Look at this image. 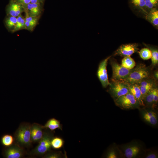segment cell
Instances as JSON below:
<instances>
[{"label": "cell", "instance_id": "cell-29", "mask_svg": "<svg viewBox=\"0 0 158 158\" xmlns=\"http://www.w3.org/2000/svg\"><path fill=\"white\" fill-rule=\"evenodd\" d=\"M63 154L60 152H47L42 157L44 158H60L63 157Z\"/></svg>", "mask_w": 158, "mask_h": 158}, {"label": "cell", "instance_id": "cell-10", "mask_svg": "<svg viewBox=\"0 0 158 158\" xmlns=\"http://www.w3.org/2000/svg\"><path fill=\"white\" fill-rule=\"evenodd\" d=\"M7 16L17 17L25 12L24 6L13 0H10L6 8Z\"/></svg>", "mask_w": 158, "mask_h": 158}, {"label": "cell", "instance_id": "cell-28", "mask_svg": "<svg viewBox=\"0 0 158 158\" xmlns=\"http://www.w3.org/2000/svg\"><path fill=\"white\" fill-rule=\"evenodd\" d=\"M138 53L140 57L143 59L148 60L151 58L152 53L151 50L148 48L141 49Z\"/></svg>", "mask_w": 158, "mask_h": 158}, {"label": "cell", "instance_id": "cell-8", "mask_svg": "<svg viewBox=\"0 0 158 158\" xmlns=\"http://www.w3.org/2000/svg\"><path fill=\"white\" fill-rule=\"evenodd\" d=\"M138 46L136 43L122 44L114 52V55L123 57L130 56L135 53L138 52Z\"/></svg>", "mask_w": 158, "mask_h": 158}, {"label": "cell", "instance_id": "cell-25", "mask_svg": "<svg viewBox=\"0 0 158 158\" xmlns=\"http://www.w3.org/2000/svg\"><path fill=\"white\" fill-rule=\"evenodd\" d=\"M156 85L152 87L144 97L143 101L144 104L148 106L153 105L154 92V87Z\"/></svg>", "mask_w": 158, "mask_h": 158}, {"label": "cell", "instance_id": "cell-1", "mask_svg": "<svg viewBox=\"0 0 158 158\" xmlns=\"http://www.w3.org/2000/svg\"><path fill=\"white\" fill-rule=\"evenodd\" d=\"M152 77L153 73L150 67L141 63L131 69L127 77L121 81L127 84H137L144 80Z\"/></svg>", "mask_w": 158, "mask_h": 158}, {"label": "cell", "instance_id": "cell-31", "mask_svg": "<svg viewBox=\"0 0 158 158\" xmlns=\"http://www.w3.org/2000/svg\"><path fill=\"white\" fill-rule=\"evenodd\" d=\"M106 157L107 158H116L117 157L116 152L113 149L110 150L108 152Z\"/></svg>", "mask_w": 158, "mask_h": 158}, {"label": "cell", "instance_id": "cell-7", "mask_svg": "<svg viewBox=\"0 0 158 158\" xmlns=\"http://www.w3.org/2000/svg\"><path fill=\"white\" fill-rule=\"evenodd\" d=\"M111 56H109L102 61L99 63L97 75L102 86L106 88L110 84L107 70V66L108 60Z\"/></svg>", "mask_w": 158, "mask_h": 158}, {"label": "cell", "instance_id": "cell-20", "mask_svg": "<svg viewBox=\"0 0 158 158\" xmlns=\"http://www.w3.org/2000/svg\"><path fill=\"white\" fill-rule=\"evenodd\" d=\"M131 5L135 9L142 13L145 15V0H130Z\"/></svg>", "mask_w": 158, "mask_h": 158}, {"label": "cell", "instance_id": "cell-19", "mask_svg": "<svg viewBox=\"0 0 158 158\" xmlns=\"http://www.w3.org/2000/svg\"><path fill=\"white\" fill-rule=\"evenodd\" d=\"M5 20L6 27L10 32H12L15 28L17 21V17L7 16Z\"/></svg>", "mask_w": 158, "mask_h": 158}, {"label": "cell", "instance_id": "cell-11", "mask_svg": "<svg viewBox=\"0 0 158 158\" xmlns=\"http://www.w3.org/2000/svg\"><path fill=\"white\" fill-rule=\"evenodd\" d=\"M44 4L29 3L26 6L24 12L32 17H40L43 11Z\"/></svg>", "mask_w": 158, "mask_h": 158}, {"label": "cell", "instance_id": "cell-3", "mask_svg": "<svg viewBox=\"0 0 158 158\" xmlns=\"http://www.w3.org/2000/svg\"><path fill=\"white\" fill-rule=\"evenodd\" d=\"M31 124L28 123L22 122L14 134L15 143L20 147H28L32 143L30 137Z\"/></svg>", "mask_w": 158, "mask_h": 158}, {"label": "cell", "instance_id": "cell-17", "mask_svg": "<svg viewBox=\"0 0 158 158\" xmlns=\"http://www.w3.org/2000/svg\"><path fill=\"white\" fill-rule=\"evenodd\" d=\"M142 115L144 119L149 124L155 125L157 123V116L154 112L152 111H145Z\"/></svg>", "mask_w": 158, "mask_h": 158}, {"label": "cell", "instance_id": "cell-14", "mask_svg": "<svg viewBox=\"0 0 158 158\" xmlns=\"http://www.w3.org/2000/svg\"><path fill=\"white\" fill-rule=\"evenodd\" d=\"M40 17H32L29 16L25 13V21L26 29L32 32L39 23Z\"/></svg>", "mask_w": 158, "mask_h": 158}, {"label": "cell", "instance_id": "cell-4", "mask_svg": "<svg viewBox=\"0 0 158 158\" xmlns=\"http://www.w3.org/2000/svg\"><path fill=\"white\" fill-rule=\"evenodd\" d=\"M114 101L116 106L123 109L138 108L140 106L137 100L129 92L120 97Z\"/></svg>", "mask_w": 158, "mask_h": 158}, {"label": "cell", "instance_id": "cell-24", "mask_svg": "<svg viewBox=\"0 0 158 158\" xmlns=\"http://www.w3.org/2000/svg\"><path fill=\"white\" fill-rule=\"evenodd\" d=\"M64 141L63 139L59 137H54L51 142V148L55 150H58L63 145Z\"/></svg>", "mask_w": 158, "mask_h": 158}, {"label": "cell", "instance_id": "cell-5", "mask_svg": "<svg viewBox=\"0 0 158 158\" xmlns=\"http://www.w3.org/2000/svg\"><path fill=\"white\" fill-rule=\"evenodd\" d=\"M108 92L114 100L129 92L127 85L121 81L112 80Z\"/></svg>", "mask_w": 158, "mask_h": 158}, {"label": "cell", "instance_id": "cell-6", "mask_svg": "<svg viewBox=\"0 0 158 158\" xmlns=\"http://www.w3.org/2000/svg\"><path fill=\"white\" fill-rule=\"evenodd\" d=\"M110 63L112 70V80L122 81L127 77L130 69L125 68L115 60H111Z\"/></svg>", "mask_w": 158, "mask_h": 158}, {"label": "cell", "instance_id": "cell-12", "mask_svg": "<svg viewBox=\"0 0 158 158\" xmlns=\"http://www.w3.org/2000/svg\"><path fill=\"white\" fill-rule=\"evenodd\" d=\"M31 140L32 142H38L43 134V126L37 123H34L30 126Z\"/></svg>", "mask_w": 158, "mask_h": 158}, {"label": "cell", "instance_id": "cell-32", "mask_svg": "<svg viewBox=\"0 0 158 158\" xmlns=\"http://www.w3.org/2000/svg\"><path fill=\"white\" fill-rule=\"evenodd\" d=\"M16 2L22 5L25 9L26 6L30 2L31 0H13Z\"/></svg>", "mask_w": 158, "mask_h": 158}, {"label": "cell", "instance_id": "cell-22", "mask_svg": "<svg viewBox=\"0 0 158 158\" xmlns=\"http://www.w3.org/2000/svg\"><path fill=\"white\" fill-rule=\"evenodd\" d=\"M23 29H26L25 18L21 14L17 17V21L16 26L12 33Z\"/></svg>", "mask_w": 158, "mask_h": 158}, {"label": "cell", "instance_id": "cell-9", "mask_svg": "<svg viewBox=\"0 0 158 158\" xmlns=\"http://www.w3.org/2000/svg\"><path fill=\"white\" fill-rule=\"evenodd\" d=\"M23 148L15 143L4 150V155L6 158H20L25 155Z\"/></svg>", "mask_w": 158, "mask_h": 158}, {"label": "cell", "instance_id": "cell-34", "mask_svg": "<svg viewBox=\"0 0 158 158\" xmlns=\"http://www.w3.org/2000/svg\"><path fill=\"white\" fill-rule=\"evenodd\" d=\"M146 158H157V156L156 154L150 153L148 154L146 157Z\"/></svg>", "mask_w": 158, "mask_h": 158}, {"label": "cell", "instance_id": "cell-33", "mask_svg": "<svg viewBox=\"0 0 158 158\" xmlns=\"http://www.w3.org/2000/svg\"><path fill=\"white\" fill-rule=\"evenodd\" d=\"M45 0H31L30 3L44 4Z\"/></svg>", "mask_w": 158, "mask_h": 158}, {"label": "cell", "instance_id": "cell-18", "mask_svg": "<svg viewBox=\"0 0 158 158\" xmlns=\"http://www.w3.org/2000/svg\"><path fill=\"white\" fill-rule=\"evenodd\" d=\"M43 128L44 129H48L52 131L56 129L62 130V124L59 120L54 118L49 119L43 126Z\"/></svg>", "mask_w": 158, "mask_h": 158}, {"label": "cell", "instance_id": "cell-30", "mask_svg": "<svg viewBox=\"0 0 158 158\" xmlns=\"http://www.w3.org/2000/svg\"><path fill=\"white\" fill-rule=\"evenodd\" d=\"M158 101V89L157 85L154 88V92L153 105L156 104Z\"/></svg>", "mask_w": 158, "mask_h": 158}, {"label": "cell", "instance_id": "cell-21", "mask_svg": "<svg viewBox=\"0 0 158 158\" xmlns=\"http://www.w3.org/2000/svg\"><path fill=\"white\" fill-rule=\"evenodd\" d=\"M121 65L125 68L131 69L135 66V63L130 56H127L122 59Z\"/></svg>", "mask_w": 158, "mask_h": 158}, {"label": "cell", "instance_id": "cell-35", "mask_svg": "<svg viewBox=\"0 0 158 158\" xmlns=\"http://www.w3.org/2000/svg\"><path fill=\"white\" fill-rule=\"evenodd\" d=\"M153 77L156 80H158V71L157 70H156L153 73Z\"/></svg>", "mask_w": 158, "mask_h": 158}, {"label": "cell", "instance_id": "cell-27", "mask_svg": "<svg viewBox=\"0 0 158 158\" xmlns=\"http://www.w3.org/2000/svg\"><path fill=\"white\" fill-rule=\"evenodd\" d=\"M1 142L4 145L8 147L11 146L14 143V138L11 135H5L2 138Z\"/></svg>", "mask_w": 158, "mask_h": 158}, {"label": "cell", "instance_id": "cell-13", "mask_svg": "<svg viewBox=\"0 0 158 158\" xmlns=\"http://www.w3.org/2000/svg\"><path fill=\"white\" fill-rule=\"evenodd\" d=\"M126 84L128 86L129 92L138 101L140 106H145L139 85L136 83Z\"/></svg>", "mask_w": 158, "mask_h": 158}, {"label": "cell", "instance_id": "cell-16", "mask_svg": "<svg viewBox=\"0 0 158 158\" xmlns=\"http://www.w3.org/2000/svg\"><path fill=\"white\" fill-rule=\"evenodd\" d=\"M145 18L154 26L158 27V10L157 8L151 10L145 15Z\"/></svg>", "mask_w": 158, "mask_h": 158}, {"label": "cell", "instance_id": "cell-15", "mask_svg": "<svg viewBox=\"0 0 158 158\" xmlns=\"http://www.w3.org/2000/svg\"><path fill=\"white\" fill-rule=\"evenodd\" d=\"M140 150V147L138 145H130L126 147L125 149L124 154L127 158L135 157L138 155Z\"/></svg>", "mask_w": 158, "mask_h": 158}, {"label": "cell", "instance_id": "cell-23", "mask_svg": "<svg viewBox=\"0 0 158 158\" xmlns=\"http://www.w3.org/2000/svg\"><path fill=\"white\" fill-rule=\"evenodd\" d=\"M145 45L151 51L152 56L151 57L152 64V66H154L158 63V50L157 48L150 46V45L145 44Z\"/></svg>", "mask_w": 158, "mask_h": 158}, {"label": "cell", "instance_id": "cell-2", "mask_svg": "<svg viewBox=\"0 0 158 158\" xmlns=\"http://www.w3.org/2000/svg\"><path fill=\"white\" fill-rule=\"evenodd\" d=\"M53 131L47 128H44L43 136L38 142V144L30 152L29 154L32 156L43 157L51 151V142L54 137Z\"/></svg>", "mask_w": 158, "mask_h": 158}, {"label": "cell", "instance_id": "cell-26", "mask_svg": "<svg viewBox=\"0 0 158 158\" xmlns=\"http://www.w3.org/2000/svg\"><path fill=\"white\" fill-rule=\"evenodd\" d=\"M158 4V0H145V10L146 15L152 9L157 8Z\"/></svg>", "mask_w": 158, "mask_h": 158}]
</instances>
